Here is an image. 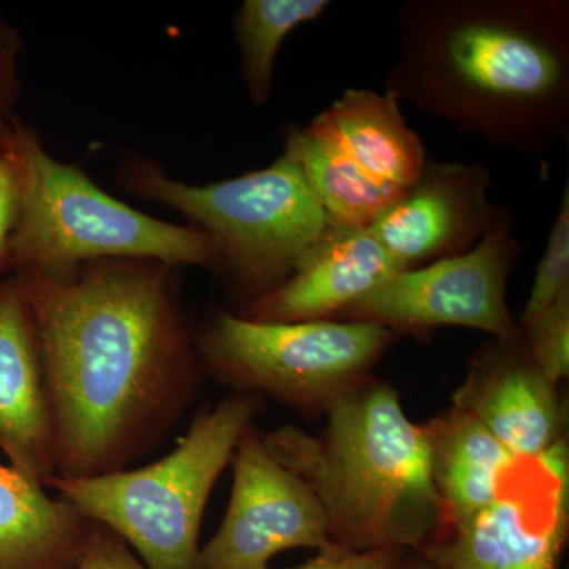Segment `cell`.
<instances>
[{"instance_id": "obj_18", "label": "cell", "mask_w": 569, "mask_h": 569, "mask_svg": "<svg viewBox=\"0 0 569 569\" xmlns=\"http://www.w3.org/2000/svg\"><path fill=\"white\" fill-rule=\"evenodd\" d=\"M328 0H246L234 18L247 96L257 107L272 97L276 59L284 39L299 26L323 17Z\"/></svg>"}, {"instance_id": "obj_12", "label": "cell", "mask_w": 569, "mask_h": 569, "mask_svg": "<svg viewBox=\"0 0 569 569\" xmlns=\"http://www.w3.org/2000/svg\"><path fill=\"white\" fill-rule=\"evenodd\" d=\"M485 164L427 162L417 182L378 216L369 231L399 271L473 249L500 216Z\"/></svg>"}, {"instance_id": "obj_7", "label": "cell", "mask_w": 569, "mask_h": 569, "mask_svg": "<svg viewBox=\"0 0 569 569\" xmlns=\"http://www.w3.org/2000/svg\"><path fill=\"white\" fill-rule=\"evenodd\" d=\"M396 339L365 321L263 323L216 310L194 346L203 373L220 383L316 417L369 380Z\"/></svg>"}, {"instance_id": "obj_5", "label": "cell", "mask_w": 569, "mask_h": 569, "mask_svg": "<svg viewBox=\"0 0 569 569\" xmlns=\"http://www.w3.org/2000/svg\"><path fill=\"white\" fill-rule=\"evenodd\" d=\"M260 397L234 392L201 411L164 458L93 478L52 475L44 488L137 550L151 569H197L213 486L257 417Z\"/></svg>"}, {"instance_id": "obj_6", "label": "cell", "mask_w": 569, "mask_h": 569, "mask_svg": "<svg viewBox=\"0 0 569 569\" xmlns=\"http://www.w3.org/2000/svg\"><path fill=\"white\" fill-rule=\"evenodd\" d=\"M121 182L129 192L174 209L208 236L219 257L216 271L244 295L246 305L279 287L329 228L323 206L284 152L263 170L204 186L130 160Z\"/></svg>"}, {"instance_id": "obj_4", "label": "cell", "mask_w": 569, "mask_h": 569, "mask_svg": "<svg viewBox=\"0 0 569 569\" xmlns=\"http://www.w3.org/2000/svg\"><path fill=\"white\" fill-rule=\"evenodd\" d=\"M20 183L10 271L62 274L99 260H152L216 271L211 239L168 223L103 192L73 164L59 162L28 123L14 118L6 140Z\"/></svg>"}, {"instance_id": "obj_10", "label": "cell", "mask_w": 569, "mask_h": 569, "mask_svg": "<svg viewBox=\"0 0 569 569\" xmlns=\"http://www.w3.org/2000/svg\"><path fill=\"white\" fill-rule=\"evenodd\" d=\"M569 529L565 438L538 458H518L496 498L421 552L440 569H559Z\"/></svg>"}, {"instance_id": "obj_15", "label": "cell", "mask_w": 569, "mask_h": 569, "mask_svg": "<svg viewBox=\"0 0 569 569\" xmlns=\"http://www.w3.org/2000/svg\"><path fill=\"white\" fill-rule=\"evenodd\" d=\"M396 272L399 268L369 228L329 224L321 241L279 287L238 313L263 323L337 320Z\"/></svg>"}, {"instance_id": "obj_13", "label": "cell", "mask_w": 569, "mask_h": 569, "mask_svg": "<svg viewBox=\"0 0 569 569\" xmlns=\"http://www.w3.org/2000/svg\"><path fill=\"white\" fill-rule=\"evenodd\" d=\"M557 387L522 336L493 339L475 356L452 407L478 419L516 458H538L563 438L567 413Z\"/></svg>"}, {"instance_id": "obj_20", "label": "cell", "mask_w": 569, "mask_h": 569, "mask_svg": "<svg viewBox=\"0 0 569 569\" xmlns=\"http://www.w3.org/2000/svg\"><path fill=\"white\" fill-rule=\"evenodd\" d=\"M527 350L550 380L569 376V290L546 307L529 326L520 329Z\"/></svg>"}, {"instance_id": "obj_19", "label": "cell", "mask_w": 569, "mask_h": 569, "mask_svg": "<svg viewBox=\"0 0 569 569\" xmlns=\"http://www.w3.org/2000/svg\"><path fill=\"white\" fill-rule=\"evenodd\" d=\"M569 290V187L561 193L559 212L550 228L545 253L537 268L527 305L519 318L526 328L565 291Z\"/></svg>"}, {"instance_id": "obj_2", "label": "cell", "mask_w": 569, "mask_h": 569, "mask_svg": "<svg viewBox=\"0 0 569 569\" xmlns=\"http://www.w3.org/2000/svg\"><path fill=\"white\" fill-rule=\"evenodd\" d=\"M397 26V102L520 156L568 140V0H408Z\"/></svg>"}, {"instance_id": "obj_16", "label": "cell", "mask_w": 569, "mask_h": 569, "mask_svg": "<svg viewBox=\"0 0 569 569\" xmlns=\"http://www.w3.org/2000/svg\"><path fill=\"white\" fill-rule=\"evenodd\" d=\"M91 529L43 485L0 466V569H73Z\"/></svg>"}, {"instance_id": "obj_22", "label": "cell", "mask_w": 569, "mask_h": 569, "mask_svg": "<svg viewBox=\"0 0 569 569\" xmlns=\"http://www.w3.org/2000/svg\"><path fill=\"white\" fill-rule=\"evenodd\" d=\"M73 569H151L130 550V546L107 527L92 523L91 533Z\"/></svg>"}, {"instance_id": "obj_11", "label": "cell", "mask_w": 569, "mask_h": 569, "mask_svg": "<svg viewBox=\"0 0 569 569\" xmlns=\"http://www.w3.org/2000/svg\"><path fill=\"white\" fill-rule=\"evenodd\" d=\"M329 546L320 500L250 426L233 456V488L222 526L200 549L197 569H269L283 550Z\"/></svg>"}, {"instance_id": "obj_24", "label": "cell", "mask_w": 569, "mask_h": 569, "mask_svg": "<svg viewBox=\"0 0 569 569\" xmlns=\"http://www.w3.org/2000/svg\"><path fill=\"white\" fill-rule=\"evenodd\" d=\"M408 550H351L340 546L318 550V556L299 567L287 569H392Z\"/></svg>"}, {"instance_id": "obj_14", "label": "cell", "mask_w": 569, "mask_h": 569, "mask_svg": "<svg viewBox=\"0 0 569 569\" xmlns=\"http://www.w3.org/2000/svg\"><path fill=\"white\" fill-rule=\"evenodd\" d=\"M0 451L44 486L56 473V429L39 332L20 277L0 280Z\"/></svg>"}, {"instance_id": "obj_9", "label": "cell", "mask_w": 569, "mask_h": 569, "mask_svg": "<svg viewBox=\"0 0 569 569\" xmlns=\"http://www.w3.org/2000/svg\"><path fill=\"white\" fill-rule=\"evenodd\" d=\"M526 246L512 234L511 209L500 216L473 249L396 272L348 307L337 320L365 321L422 336L445 326L477 329L497 340L522 336L507 302L509 274Z\"/></svg>"}, {"instance_id": "obj_1", "label": "cell", "mask_w": 569, "mask_h": 569, "mask_svg": "<svg viewBox=\"0 0 569 569\" xmlns=\"http://www.w3.org/2000/svg\"><path fill=\"white\" fill-rule=\"evenodd\" d=\"M173 269L121 258L17 274L39 332L58 477L130 468L193 402L203 369Z\"/></svg>"}, {"instance_id": "obj_17", "label": "cell", "mask_w": 569, "mask_h": 569, "mask_svg": "<svg viewBox=\"0 0 569 569\" xmlns=\"http://www.w3.org/2000/svg\"><path fill=\"white\" fill-rule=\"evenodd\" d=\"M425 429L430 475L452 530L488 507L518 458L478 419L455 407Z\"/></svg>"}, {"instance_id": "obj_8", "label": "cell", "mask_w": 569, "mask_h": 569, "mask_svg": "<svg viewBox=\"0 0 569 569\" xmlns=\"http://www.w3.org/2000/svg\"><path fill=\"white\" fill-rule=\"evenodd\" d=\"M283 152L339 228H369L427 163L395 96L370 89H348L306 127L291 129Z\"/></svg>"}, {"instance_id": "obj_23", "label": "cell", "mask_w": 569, "mask_h": 569, "mask_svg": "<svg viewBox=\"0 0 569 569\" xmlns=\"http://www.w3.org/2000/svg\"><path fill=\"white\" fill-rule=\"evenodd\" d=\"M20 212V183L7 144L0 148V274L10 271V241Z\"/></svg>"}, {"instance_id": "obj_21", "label": "cell", "mask_w": 569, "mask_h": 569, "mask_svg": "<svg viewBox=\"0 0 569 569\" xmlns=\"http://www.w3.org/2000/svg\"><path fill=\"white\" fill-rule=\"evenodd\" d=\"M21 50L20 32L0 13V148L6 144L11 123L17 118L14 107L21 91Z\"/></svg>"}, {"instance_id": "obj_25", "label": "cell", "mask_w": 569, "mask_h": 569, "mask_svg": "<svg viewBox=\"0 0 569 569\" xmlns=\"http://www.w3.org/2000/svg\"><path fill=\"white\" fill-rule=\"evenodd\" d=\"M392 569H440L436 563H432L427 557L422 556L421 552H413L408 550L403 553L402 559L397 561Z\"/></svg>"}, {"instance_id": "obj_3", "label": "cell", "mask_w": 569, "mask_h": 569, "mask_svg": "<svg viewBox=\"0 0 569 569\" xmlns=\"http://www.w3.org/2000/svg\"><path fill=\"white\" fill-rule=\"evenodd\" d=\"M325 417L318 436L288 425L263 440L320 500L332 545L425 552L447 537L425 425L407 417L395 388L370 377Z\"/></svg>"}]
</instances>
